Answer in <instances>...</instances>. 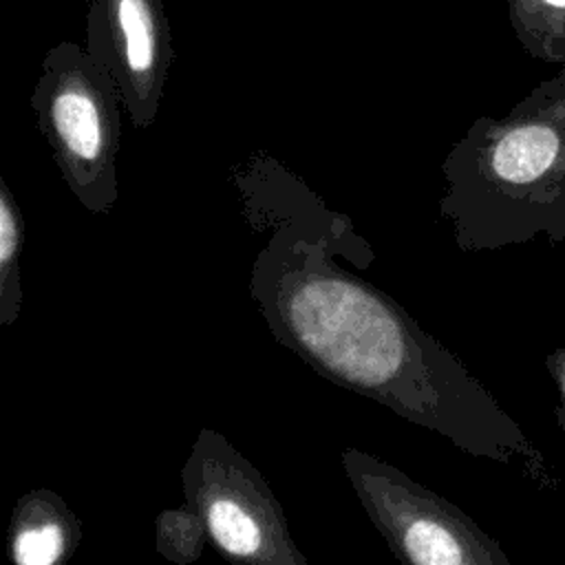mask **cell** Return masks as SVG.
Wrapping results in <instances>:
<instances>
[{"mask_svg":"<svg viewBox=\"0 0 565 565\" xmlns=\"http://www.w3.org/2000/svg\"><path fill=\"white\" fill-rule=\"evenodd\" d=\"M545 369H547L550 377L554 380L556 395H558V404L554 408V417H556L558 428L565 430V347H558V349L547 353Z\"/></svg>","mask_w":565,"mask_h":565,"instance_id":"12","label":"cell"},{"mask_svg":"<svg viewBox=\"0 0 565 565\" xmlns=\"http://www.w3.org/2000/svg\"><path fill=\"white\" fill-rule=\"evenodd\" d=\"M519 44L547 64H565V0H508Z\"/></svg>","mask_w":565,"mask_h":565,"instance_id":"9","label":"cell"},{"mask_svg":"<svg viewBox=\"0 0 565 565\" xmlns=\"http://www.w3.org/2000/svg\"><path fill=\"white\" fill-rule=\"evenodd\" d=\"M230 181L238 192L243 216L254 230H302L305 234L329 243L335 256L349 260L358 269H366L375 260L371 243L358 234L351 218L329 210L300 177L271 154H247L232 168Z\"/></svg>","mask_w":565,"mask_h":565,"instance_id":"7","label":"cell"},{"mask_svg":"<svg viewBox=\"0 0 565 565\" xmlns=\"http://www.w3.org/2000/svg\"><path fill=\"white\" fill-rule=\"evenodd\" d=\"M210 543L203 516L183 499L177 508H163L154 516V550L174 565H192Z\"/></svg>","mask_w":565,"mask_h":565,"instance_id":"11","label":"cell"},{"mask_svg":"<svg viewBox=\"0 0 565 565\" xmlns=\"http://www.w3.org/2000/svg\"><path fill=\"white\" fill-rule=\"evenodd\" d=\"M439 214L461 252L565 241V64L501 119L479 117L441 161Z\"/></svg>","mask_w":565,"mask_h":565,"instance_id":"2","label":"cell"},{"mask_svg":"<svg viewBox=\"0 0 565 565\" xmlns=\"http://www.w3.org/2000/svg\"><path fill=\"white\" fill-rule=\"evenodd\" d=\"M22 247L24 216L9 183L0 177V327L15 324L22 311Z\"/></svg>","mask_w":565,"mask_h":565,"instance_id":"10","label":"cell"},{"mask_svg":"<svg viewBox=\"0 0 565 565\" xmlns=\"http://www.w3.org/2000/svg\"><path fill=\"white\" fill-rule=\"evenodd\" d=\"M82 541V521L49 488L18 499L7 525V556L13 565H62Z\"/></svg>","mask_w":565,"mask_h":565,"instance_id":"8","label":"cell"},{"mask_svg":"<svg viewBox=\"0 0 565 565\" xmlns=\"http://www.w3.org/2000/svg\"><path fill=\"white\" fill-rule=\"evenodd\" d=\"M181 488L221 556L256 565L309 563L260 470L218 430L196 433L181 468Z\"/></svg>","mask_w":565,"mask_h":565,"instance_id":"5","label":"cell"},{"mask_svg":"<svg viewBox=\"0 0 565 565\" xmlns=\"http://www.w3.org/2000/svg\"><path fill=\"white\" fill-rule=\"evenodd\" d=\"M342 470L391 554L408 565H510L503 547L461 508L360 448H342Z\"/></svg>","mask_w":565,"mask_h":565,"instance_id":"4","label":"cell"},{"mask_svg":"<svg viewBox=\"0 0 565 565\" xmlns=\"http://www.w3.org/2000/svg\"><path fill=\"white\" fill-rule=\"evenodd\" d=\"M121 95L113 75L77 42L51 46L31 93L38 130L84 210L108 214L119 196Z\"/></svg>","mask_w":565,"mask_h":565,"instance_id":"3","label":"cell"},{"mask_svg":"<svg viewBox=\"0 0 565 565\" xmlns=\"http://www.w3.org/2000/svg\"><path fill=\"white\" fill-rule=\"evenodd\" d=\"M247 291L276 342L331 384L369 397L463 452L547 481L543 455L494 395L388 294L335 263L329 243L271 227Z\"/></svg>","mask_w":565,"mask_h":565,"instance_id":"1","label":"cell"},{"mask_svg":"<svg viewBox=\"0 0 565 565\" xmlns=\"http://www.w3.org/2000/svg\"><path fill=\"white\" fill-rule=\"evenodd\" d=\"M86 51L113 75L130 124L150 128L174 60L163 0H90Z\"/></svg>","mask_w":565,"mask_h":565,"instance_id":"6","label":"cell"}]
</instances>
